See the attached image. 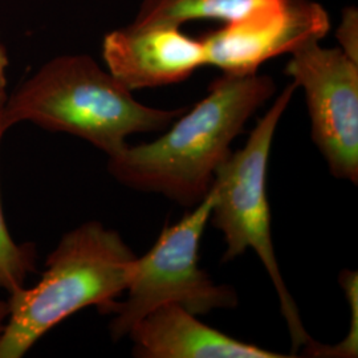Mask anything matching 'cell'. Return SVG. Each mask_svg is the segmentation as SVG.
Segmentation results:
<instances>
[{
	"instance_id": "obj_1",
	"label": "cell",
	"mask_w": 358,
	"mask_h": 358,
	"mask_svg": "<svg viewBox=\"0 0 358 358\" xmlns=\"http://www.w3.org/2000/svg\"><path fill=\"white\" fill-rule=\"evenodd\" d=\"M275 90L273 80L257 72L223 73L210 84L205 99L179 115L164 136L150 143L127 145L109 157L108 170L130 189L196 206L230 155L232 141Z\"/></svg>"
},
{
	"instance_id": "obj_2",
	"label": "cell",
	"mask_w": 358,
	"mask_h": 358,
	"mask_svg": "<svg viewBox=\"0 0 358 358\" xmlns=\"http://www.w3.org/2000/svg\"><path fill=\"white\" fill-rule=\"evenodd\" d=\"M186 109L138 103L88 55H63L43 65L11 97L4 112L13 125L32 122L76 136L108 157L121 152L133 134L169 128Z\"/></svg>"
},
{
	"instance_id": "obj_3",
	"label": "cell",
	"mask_w": 358,
	"mask_h": 358,
	"mask_svg": "<svg viewBox=\"0 0 358 358\" xmlns=\"http://www.w3.org/2000/svg\"><path fill=\"white\" fill-rule=\"evenodd\" d=\"M137 256L113 230L88 222L69 231L40 282L8 294L0 358H22L45 333L84 308L105 313L128 288Z\"/></svg>"
},
{
	"instance_id": "obj_4",
	"label": "cell",
	"mask_w": 358,
	"mask_h": 358,
	"mask_svg": "<svg viewBox=\"0 0 358 358\" xmlns=\"http://www.w3.org/2000/svg\"><path fill=\"white\" fill-rule=\"evenodd\" d=\"M297 85L288 84L268 112L251 131L248 141L217 167L213 190L215 201L210 220L222 231L226 243L223 262L236 259L247 250H254L275 285L280 310L287 321L294 353L312 341L294 297L289 294L275 255L271 235V214L267 196V169L276 128L294 97Z\"/></svg>"
},
{
	"instance_id": "obj_5",
	"label": "cell",
	"mask_w": 358,
	"mask_h": 358,
	"mask_svg": "<svg viewBox=\"0 0 358 358\" xmlns=\"http://www.w3.org/2000/svg\"><path fill=\"white\" fill-rule=\"evenodd\" d=\"M215 201L213 187L205 199L173 226H166L148 254L137 257L125 301H115L105 313H113V340L130 329L155 308L177 304L192 315L238 306V294L219 285L199 267V243Z\"/></svg>"
},
{
	"instance_id": "obj_6",
	"label": "cell",
	"mask_w": 358,
	"mask_h": 358,
	"mask_svg": "<svg viewBox=\"0 0 358 358\" xmlns=\"http://www.w3.org/2000/svg\"><path fill=\"white\" fill-rule=\"evenodd\" d=\"M312 38L291 52L285 73L303 88L312 140L336 178L358 182V63Z\"/></svg>"
},
{
	"instance_id": "obj_7",
	"label": "cell",
	"mask_w": 358,
	"mask_h": 358,
	"mask_svg": "<svg viewBox=\"0 0 358 358\" xmlns=\"http://www.w3.org/2000/svg\"><path fill=\"white\" fill-rule=\"evenodd\" d=\"M103 57L108 71L131 92L177 84L207 65L202 38L166 23H131L106 34Z\"/></svg>"
},
{
	"instance_id": "obj_8",
	"label": "cell",
	"mask_w": 358,
	"mask_h": 358,
	"mask_svg": "<svg viewBox=\"0 0 358 358\" xmlns=\"http://www.w3.org/2000/svg\"><path fill=\"white\" fill-rule=\"evenodd\" d=\"M331 28L320 3L280 17L243 26H223L202 36L206 63L229 75L256 73L259 66L284 53H291L307 40H321Z\"/></svg>"
},
{
	"instance_id": "obj_9",
	"label": "cell",
	"mask_w": 358,
	"mask_h": 358,
	"mask_svg": "<svg viewBox=\"0 0 358 358\" xmlns=\"http://www.w3.org/2000/svg\"><path fill=\"white\" fill-rule=\"evenodd\" d=\"M140 358H282L260 346L232 338L198 320L177 304L155 308L128 334Z\"/></svg>"
},
{
	"instance_id": "obj_10",
	"label": "cell",
	"mask_w": 358,
	"mask_h": 358,
	"mask_svg": "<svg viewBox=\"0 0 358 358\" xmlns=\"http://www.w3.org/2000/svg\"><path fill=\"white\" fill-rule=\"evenodd\" d=\"M310 0H142L134 24L183 26L217 20L223 26L267 22L304 7Z\"/></svg>"
},
{
	"instance_id": "obj_11",
	"label": "cell",
	"mask_w": 358,
	"mask_h": 358,
	"mask_svg": "<svg viewBox=\"0 0 358 358\" xmlns=\"http://www.w3.org/2000/svg\"><path fill=\"white\" fill-rule=\"evenodd\" d=\"M13 122L4 112V106L0 108V145L3 136ZM35 248L31 244H17L8 232L1 199H0V291L13 294L24 287L27 276L35 269Z\"/></svg>"
},
{
	"instance_id": "obj_12",
	"label": "cell",
	"mask_w": 358,
	"mask_h": 358,
	"mask_svg": "<svg viewBox=\"0 0 358 358\" xmlns=\"http://www.w3.org/2000/svg\"><path fill=\"white\" fill-rule=\"evenodd\" d=\"M338 48L349 59L358 63V10L355 6L345 7L341 13L340 24L336 29Z\"/></svg>"
},
{
	"instance_id": "obj_13",
	"label": "cell",
	"mask_w": 358,
	"mask_h": 358,
	"mask_svg": "<svg viewBox=\"0 0 358 358\" xmlns=\"http://www.w3.org/2000/svg\"><path fill=\"white\" fill-rule=\"evenodd\" d=\"M8 66V57L4 45L0 41V108L4 106L7 101V93H6V87H7V78H6V69Z\"/></svg>"
},
{
	"instance_id": "obj_14",
	"label": "cell",
	"mask_w": 358,
	"mask_h": 358,
	"mask_svg": "<svg viewBox=\"0 0 358 358\" xmlns=\"http://www.w3.org/2000/svg\"><path fill=\"white\" fill-rule=\"evenodd\" d=\"M7 317H8V301L0 299V337H1L3 331H4Z\"/></svg>"
}]
</instances>
